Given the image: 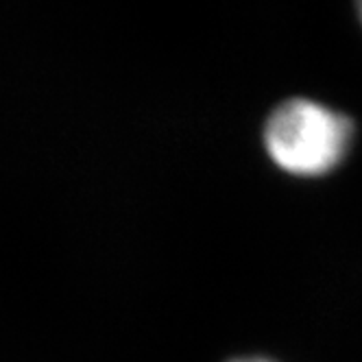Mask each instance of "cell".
<instances>
[{
  "instance_id": "cell-3",
  "label": "cell",
  "mask_w": 362,
  "mask_h": 362,
  "mask_svg": "<svg viewBox=\"0 0 362 362\" xmlns=\"http://www.w3.org/2000/svg\"><path fill=\"white\" fill-rule=\"evenodd\" d=\"M358 9H360V18H362V5H360V7H358Z\"/></svg>"
},
{
  "instance_id": "cell-1",
  "label": "cell",
  "mask_w": 362,
  "mask_h": 362,
  "mask_svg": "<svg viewBox=\"0 0 362 362\" xmlns=\"http://www.w3.org/2000/svg\"><path fill=\"white\" fill-rule=\"evenodd\" d=\"M354 122L321 103L291 98L273 110L264 124L269 158L291 175L319 177L343 162Z\"/></svg>"
},
{
  "instance_id": "cell-2",
  "label": "cell",
  "mask_w": 362,
  "mask_h": 362,
  "mask_svg": "<svg viewBox=\"0 0 362 362\" xmlns=\"http://www.w3.org/2000/svg\"><path fill=\"white\" fill-rule=\"evenodd\" d=\"M231 362H271L267 358H238V360H231Z\"/></svg>"
}]
</instances>
